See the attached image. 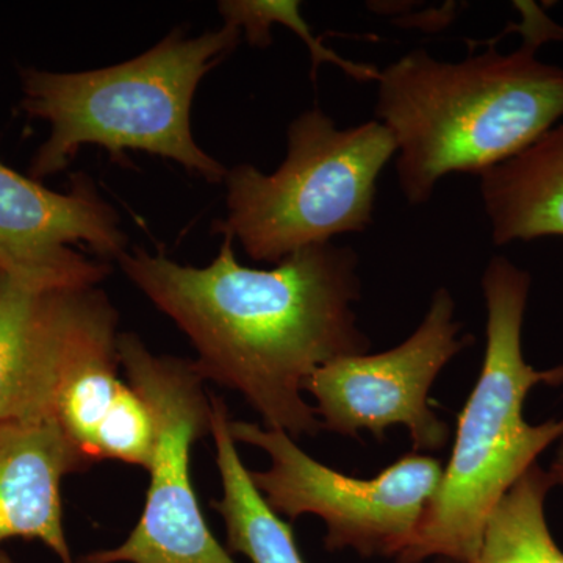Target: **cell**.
I'll use <instances>...</instances> for the list:
<instances>
[{
    "label": "cell",
    "mask_w": 563,
    "mask_h": 563,
    "mask_svg": "<svg viewBox=\"0 0 563 563\" xmlns=\"http://www.w3.org/2000/svg\"><path fill=\"white\" fill-rule=\"evenodd\" d=\"M523 11V44L495 46L457 63L409 52L379 70L376 121L396 141V174L410 206L432 198L448 174L483 176L528 150L563 120V68L536 57L563 29L533 3Z\"/></svg>",
    "instance_id": "7a4b0ae2"
},
{
    "label": "cell",
    "mask_w": 563,
    "mask_h": 563,
    "mask_svg": "<svg viewBox=\"0 0 563 563\" xmlns=\"http://www.w3.org/2000/svg\"><path fill=\"white\" fill-rule=\"evenodd\" d=\"M128 383L150 404L154 454L146 503L128 539L79 563H236L203 518L191 481L192 444L210 433L211 395L191 358L154 354L136 333L120 332Z\"/></svg>",
    "instance_id": "8992f818"
},
{
    "label": "cell",
    "mask_w": 563,
    "mask_h": 563,
    "mask_svg": "<svg viewBox=\"0 0 563 563\" xmlns=\"http://www.w3.org/2000/svg\"><path fill=\"white\" fill-rule=\"evenodd\" d=\"M235 443L265 451L269 468L250 472L266 504L295 521L314 515L325 525L331 553L395 561L413 539L432 501L443 466L435 457L409 453L372 479L346 476L302 451L288 433L250 421L229 422Z\"/></svg>",
    "instance_id": "52a82bcc"
},
{
    "label": "cell",
    "mask_w": 563,
    "mask_h": 563,
    "mask_svg": "<svg viewBox=\"0 0 563 563\" xmlns=\"http://www.w3.org/2000/svg\"><path fill=\"white\" fill-rule=\"evenodd\" d=\"M428 563H457V562L450 561V559H433V561H429Z\"/></svg>",
    "instance_id": "d6986e66"
},
{
    "label": "cell",
    "mask_w": 563,
    "mask_h": 563,
    "mask_svg": "<svg viewBox=\"0 0 563 563\" xmlns=\"http://www.w3.org/2000/svg\"><path fill=\"white\" fill-rule=\"evenodd\" d=\"M301 3L299 2H254V0H239V2H221L220 13L224 22L236 25L244 31L252 46L266 47L272 44V25L282 24L290 27L296 35L301 36L312 55L313 68L317 70L321 63H332L340 66L358 81H376L379 69L374 66L358 65L344 60L335 52L322 46L320 40L314 38L301 16Z\"/></svg>",
    "instance_id": "9a60e30c"
},
{
    "label": "cell",
    "mask_w": 563,
    "mask_h": 563,
    "mask_svg": "<svg viewBox=\"0 0 563 563\" xmlns=\"http://www.w3.org/2000/svg\"><path fill=\"white\" fill-rule=\"evenodd\" d=\"M242 33L229 22L195 38L174 31L132 60L80 73L21 66L20 109L29 120L49 124L29 177L55 176L81 147L99 146L113 157L147 152L210 184H224L229 169L192 136L191 106L203 77L232 54Z\"/></svg>",
    "instance_id": "277c9868"
},
{
    "label": "cell",
    "mask_w": 563,
    "mask_h": 563,
    "mask_svg": "<svg viewBox=\"0 0 563 563\" xmlns=\"http://www.w3.org/2000/svg\"><path fill=\"white\" fill-rule=\"evenodd\" d=\"M155 446V420L150 404L125 383L96 435V461H117L150 468Z\"/></svg>",
    "instance_id": "2e32d148"
},
{
    "label": "cell",
    "mask_w": 563,
    "mask_h": 563,
    "mask_svg": "<svg viewBox=\"0 0 563 563\" xmlns=\"http://www.w3.org/2000/svg\"><path fill=\"white\" fill-rule=\"evenodd\" d=\"M396 155L379 121L339 129L321 109L303 111L287 131V155L272 174L254 165L229 169L224 220L213 233L232 236L255 262L279 263L295 252L365 232L374 221L377 181Z\"/></svg>",
    "instance_id": "5b68a950"
},
{
    "label": "cell",
    "mask_w": 563,
    "mask_h": 563,
    "mask_svg": "<svg viewBox=\"0 0 563 563\" xmlns=\"http://www.w3.org/2000/svg\"><path fill=\"white\" fill-rule=\"evenodd\" d=\"M483 291V369L459 417L453 454L439 488L396 563L472 562L493 509L539 455L563 439V418L533 426L523 415L533 387L563 384V363L536 369L525 361L521 333L531 274L495 255L485 268Z\"/></svg>",
    "instance_id": "3957f363"
},
{
    "label": "cell",
    "mask_w": 563,
    "mask_h": 563,
    "mask_svg": "<svg viewBox=\"0 0 563 563\" xmlns=\"http://www.w3.org/2000/svg\"><path fill=\"white\" fill-rule=\"evenodd\" d=\"M92 466L57 420L0 421V544L35 540L60 563H79L66 539L62 484Z\"/></svg>",
    "instance_id": "8fae6325"
},
{
    "label": "cell",
    "mask_w": 563,
    "mask_h": 563,
    "mask_svg": "<svg viewBox=\"0 0 563 563\" xmlns=\"http://www.w3.org/2000/svg\"><path fill=\"white\" fill-rule=\"evenodd\" d=\"M0 563H16L13 561V559L10 558L9 554L5 553V551L0 548Z\"/></svg>",
    "instance_id": "ac0fdd59"
},
{
    "label": "cell",
    "mask_w": 563,
    "mask_h": 563,
    "mask_svg": "<svg viewBox=\"0 0 563 563\" xmlns=\"http://www.w3.org/2000/svg\"><path fill=\"white\" fill-rule=\"evenodd\" d=\"M551 488L550 473L533 463L493 509L470 563H563L544 515Z\"/></svg>",
    "instance_id": "5bb4252c"
},
{
    "label": "cell",
    "mask_w": 563,
    "mask_h": 563,
    "mask_svg": "<svg viewBox=\"0 0 563 563\" xmlns=\"http://www.w3.org/2000/svg\"><path fill=\"white\" fill-rule=\"evenodd\" d=\"M455 302L446 288L433 292L420 328L401 344L380 354L347 355L325 363L303 384L324 431L357 439L368 431L376 439L391 426H406L413 453L443 450L450 428L429 404L439 374L472 343L461 336Z\"/></svg>",
    "instance_id": "ba28073f"
},
{
    "label": "cell",
    "mask_w": 563,
    "mask_h": 563,
    "mask_svg": "<svg viewBox=\"0 0 563 563\" xmlns=\"http://www.w3.org/2000/svg\"><path fill=\"white\" fill-rule=\"evenodd\" d=\"M229 422L231 417L224 399L211 395L210 433L222 488L221 498L213 499L211 507L224 521L225 550L242 554L252 563H306L291 525L274 512L252 483Z\"/></svg>",
    "instance_id": "4fadbf2b"
},
{
    "label": "cell",
    "mask_w": 563,
    "mask_h": 563,
    "mask_svg": "<svg viewBox=\"0 0 563 563\" xmlns=\"http://www.w3.org/2000/svg\"><path fill=\"white\" fill-rule=\"evenodd\" d=\"M118 322L99 287L33 290L0 273V421L55 420L81 366L118 350Z\"/></svg>",
    "instance_id": "9c48e42d"
},
{
    "label": "cell",
    "mask_w": 563,
    "mask_h": 563,
    "mask_svg": "<svg viewBox=\"0 0 563 563\" xmlns=\"http://www.w3.org/2000/svg\"><path fill=\"white\" fill-rule=\"evenodd\" d=\"M87 244L106 261L128 251L118 211L84 173L69 191H52L0 162V273L33 290L99 287L106 262L74 250Z\"/></svg>",
    "instance_id": "30bf717a"
},
{
    "label": "cell",
    "mask_w": 563,
    "mask_h": 563,
    "mask_svg": "<svg viewBox=\"0 0 563 563\" xmlns=\"http://www.w3.org/2000/svg\"><path fill=\"white\" fill-rule=\"evenodd\" d=\"M233 243L222 235L203 268L141 247L117 262L190 340L207 383L239 391L265 428L295 440L318 435L321 421L303 384L325 363L369 351L354 312L357 252L318 244L257 269L239 262Z\"/></svg>",
    "instance_id": "6da1fadb"
},
{
    "label": "cell",
    "mask_w": 563,
    "mask_h": 563,
    "mask_svg": "<svg viewBox=\"0 0 563 563\" xmlns=\"http://www.w3.org/2000/svg\"><path fill=\"white\" fill-rule=\"evenodd\" d=\"M481 196L496 246L563 236V120L484 173Z\"/></svg>",
    "instance_id": "7c38bea8"
},
{
    "label": "cell",
    "mask_w": 563,
    "mask_h": 563,
    "mask_svg": "<svg viewBox=\"0 0 563 563\" xmlns=\"http://www.w3.org/2000/svg\"><path fill=\"white\" fill-rule=\"evenodd\" d=\"M550 473L551 481H553L554 487L558 485H563V439L561 442V446H559L558 453H555V459L551 468L548 470Z\"/></svg>",
    "instance_id": "e0dca14e"
}]
</instances>
